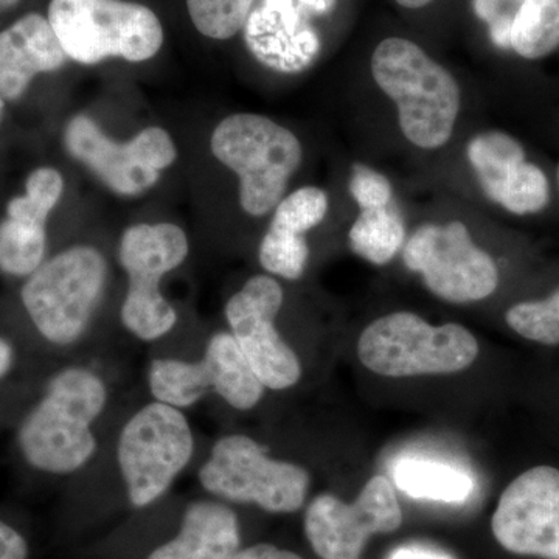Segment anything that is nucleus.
<instances>
[{
	"label": "nucleus",
	"mask_w": 559,
	"mask_h": 559,
	"mask_svg": "<svg viewBox=\"0 0 559 559\" xmlns=\"http://www.w3.org/2000/svg\"><path fill=\"white\" fill-rule=\"evenodd\" d=\"M468 159L485 194L495 202L521 165L527 162L521 143L500 131L484 132L471 140Z\"/></svg>",
	"instance_id": "nucleus-23"
},
{
	"label": "nucleus",
	"mask_w": 559,
	"mask_h": 559,
	"mask_svg": "<svg viewBox=\"0 0 559 559\" xmlns=\"http://www.w3.org/2000/svg\"><path fill=\"white\" fill-rule=\"evenodd\" d=\"M549 180L536 165L524 162L499 194L498 204L514 215H533L549 204Z\"/></svg>",
	"instance_id": "nucleus-28"
},
{
	"label": "nucleus",
	"mask_w": 559,
	"mask_h": 559,
	"mask_svg": "<svg viewBox=\"0 0 559 559\" xmlns=\"http://www.w3.org/2000/svg\"><path fill=\"white\" fill-rule=\"evenodd\" d=\"M283 305L285 289L270 274L253 275L224 305L226 329L267 392H286L304 380V360L277 329Z\"/></svg>",
	"instance_id": "nucleus-12"
},
{
	"label": "nucleus",
	"mask_w": 559,
	"mask_h": 559,
	"mask_svg": "<svg viewBox=\"0 0 559 559\" xmlns=\"http://www.w3.org/2000/svg\"><path fill=\"white\" fill-rule=\"evenodd\" d=\"M329 213V197L319 187H301L283 198L261 238V270L275 278L297 282L310 261L308 231L318 227Z\"/></svg>",
	"instance_id": "nucleus-18"
},
{
	"label": "nucleus",
	"mask_w": 559,
	"mask_h": 559,
	"mask_svg": "<svg viewBox=\"0 0 559 559\" xmlns=\"http://www.w3.org/2000/svg\"><path fill=\"white\" fill-rule=\"evenodd\" d=\"M143 389L150 399L187 414L212 400L230 411L250 412L267 393L226 326L151 347Z\"/></svg>",
	"instance_id": "nucleus-4"
},
{
	"label": "nucleus",
	"mask_w": 559,
	"mask_h": 559,
	"mask_svg": "<svg viewBox=\"0 0 559 559\" xmlns=\"http://www.w3.org/2000/svg\"><path fill=\"white\" fill-rule=\"evenodd\" d=\"M229 559H305L296 551L271 543H257L242 546Z\"/></svg>",
	"instance_id": "nucleus-32"
},
{
	"label": "nucleus",
	"mask_w": 559,
	"mask_h": 559,
	"mask_svg": "<svg viewBox=\"0 0 559 559\" xmlns=\"http://www.w3.org/2000/svg\"><path fill=\"white\" fill-rule=\"evenodd\" d=\"M385 559H455L448 551L425 544H404L396 547Z\"/></svg>",
	"instance_id": "nucleus-33"
},
{
	"label": "nucleus",
	"mask_w": 559,
	"mask_h": 559,
	"mask_svg": "<svg viewBox=\"0 0 559 559\" xmlns=\"http://www.w3.org/2000/svg\"><path fill=\"white\" fill-rule=\"evenodd\" d=\"M399 5L404 7V9L418 10L423 9V7L429 5L433 0H395Z\"/></svg>",
	"instance_id": "nucleus-34"
},
{
	"label": "nucleus",
	"mask_w": 559,
	"mask_h": 559,
	"mask_svg": "<svg viewBox=\"0 0 559 559\" xmlns=\"http://www.w3.org/2000/svg\"><path fill=\"white\" fill-rule=\"evenodd\" d=\"M407 270L418 272L433 296L450 304L487 299L499 285L495 260L471 238L460 221L414 231L403 249Z\"/></svg>",
	"instance_id": "nucleus-13"
},
{
	"label": "nucleus",
	"mask_w": 559,
	"mask_h": 559,
	"mask_svg": "<svg viewBox=\"0 0 559 559\" xmlns=\"http://www.w3.org/2000/svg\"><path fill=\"white\" fill-rule=\"evenodd\" d=\"M110 277V261L98 246L75 242L51 250L38 270L16 283L0 310V326L46 362L108 349L98 347L97 331Z\"/></svg>",
	"instance_id": "nucleus-3"
},
{
	"label": "nucleus",
	"mask_w": 559,
	"mask_h": 559,
	"mask_svg": "<svg viewBox=\"0 0 559 559\" xmlns=\"http://www.w3.org/2000/svg\"><path fill=\"white\" fill-rule=\"evenodd\" d=\"M62 145L73 160L121 198L142 197L154 189L164 171L178 160L175 139L164 128L146 127L127 142H119L83 112L66 123Z\"/></svg>",
	"instance_id": "nucleus-11"
},
{
	"label": "nucleus",
	"mask_w": 559,
	"mask_h": 559,
	"mask_svg": "<svg viewBox=\"0 0 559 559\" xmlns=\"http://www.w3.org/2000/svg\"><path fill=\"white\" fill-rule=\"evenodd\" d=\"M406 240V226L395 209L362 210L349 229V248L360 259L382 266L395 259Z\"/></svg>",
	"instance_id": "nucleus-24"
},
{
	"label": "nucleus",
	"mask_w": 559,
	"mask_h": 559,
	"mask_svg": "<svg viewBox=\"0 0 559 559\" xmlns=\"http://www.w3.org/2000/svg\"><path fill=\"white\" fill-rule=\"evenodd\" d=\"M210 150L219 164L238 176L241 209L253 218L277 207L304 159L294 132L250 112L221 120L210 138Z\"/></svg>",
	"instance_id": "nucleus-8"
},
{
	"label": "nucleus",
	"mask_w": 559,
	"mask_h": 559,
	"mask_svg": "<svg viewBox=\"0 0 559 559\" xmlns=\"http://www.w3.org/2000/svg\"><path fill=\"white\" fill-rule=\"evenodd\" d=\"M190 255L186 230L175 223H139L121 231L117 261L127 275L121 297V330L140 344L159 345L179 330L180 314L162 283Z\"/></svg>",
	"instance_id": "nucleus-6"
},
{
	"label": "nucleus",
	"mask_w": 559,
	"mask_h": 559,
	"mask_svg": "<svg viewBox=\"0 0 559 559\" xmlns=\"http://www.w3.org/2000/svg\"><path fill=\"white\" fill-rule=\"evenodd\" d=\"M201 492L271 514H293L307 506L311 473L300 463L275 457L267 444L246 432L219 433L205 441L193 466Z\"/></svg>",
	"instance_id": "nucleus-5"
},
{
	"label": "nucleus",
	"mask_w": 559,
	"mask_h": 559,
	"mask_svg": "<svg viewBox=\"0 0 559 559\" xmlns=\"http://www.w3.org/2000/svg\"><path fill=\"white\" fill-rule=\"evenodd\" d=\"M32 540L20 522L0 513V559H31Z\"/></svg>",
	"instance_id": "nucleus-31"
},
{
	"label": "nucleus",
	"mask_w": 559,
	"mask_h": 559,
	"mask_svg": "<svg viewBox=\"0 0 559 559\" xmlns=\"http://www.w3.org/2000/svg\"><path fill=\"white\" fill-rule=\"evenodd\" d=\"M371 73L399 108L401 131L411 143L436 150L451 139L462 105L459 83L421 47L404 38L382 40Z\"/></svg>",
	"instance_id": "nucleus-7"
},
{
	"label": "nucleus",
	"mask_w": 559,
	"mask_h": 559,
	"mask_svg": "<svg viewBox=\"0 0 559 559\" xmlns=\"http://www.w3.org/2000/svg\"><path fill=\"white\" fill-rule=\"evenodd\" d=\"M337 0H257L246 22L245 40L252 57L278 73L310 69L322 50L316 21Z\"/></svg>",
	"instance_id": "nucleus-16"
},
{
	"label": "nucleus",
	"mask_w": 559,
	"mask_h": 559,
	"mask_svg": "<svg viewBox=\"0 0 559 559\" xmlns=\"http://www.w3.org/2000/svg\"><path fill=\"white\" fill-rule=\"evenodd\" d=\"M524 0H474V10L489 25L491 38L500 49H510L511 27Z\"/></svg>",
	"instance_id": "nucleus-30"
},
{
	"label": "nucleus",
	"mask_w": 559,
	"mask_h": 559,
	"mask_svg": "<svg viewBox=\"0 0 559 559\" xmlns=\"http://www.w3.org/2000/svg\"><path fill=\"white\" fill-rule=\"evenodd\" d=\"M491 530L510 554L559 559V469L536 466L511 481L492 514Z\"/></svg>",
	"instance_id": "nucleus-15"
},
{
	"label": "nucleus",
	"mask_w": 559,
	"mask_h": 559,
	"mask_svg": "<svg viewBox=\"0 0 559 559\" xmlns=\"http://www.w3.org/2000/svg\"><path fill=\"white\" fill-rule=\"evenodd\" d=\"M140 392L109 349L50 364L7 430L14 473L35 487L64 488L90 468Z\"/></svg>",
	"instance_id": "nucleus-1"
},
{
	"label": "nucleus",
	"mask_w": 559,
	"mask_h": 559,
	"mask_svg": "<svg viewBox=\"0 0 559 559\" xmlns=\"http://www.w3.org/2000/svg\"><path fill=\"white\" fill-rule=\"evenodd\" d=\"M393 484L404 495L418 500L465 503L473 496L476 481L466 471L441 460L406 457L396 460Z\"/></svg>",
	"instance_id": "nucleus-21"
},
{
	"label": "nucleus",
	"mask_w": 559,
	"mask_h": 559,
	"mask_svg": "<svg viewBox=\"0 0 559 559\" xmlns=\"http://www.w3.org/2000/svg\"><path fill=\"white\" fill-rule=\"evenodd\" d=\"M194 28L205 38L227 40L242 32L257 0H186Z\"/></svg>",
	"instance_id": "nucleus-26"
},
{
	"label": "nucleus",
	"mask_w": 559,
	"mask_h": 559,
	"mask_svg": "<svg viewBox=\"0 0 559 559\" xmlns=\"http://www.w3.org/2000/svg\"><path fill=\"white\" fill-rule=\"evenodd\" d=\"M51 215L24 193L7 202L0 218V277L20 283L50 255Z\"/></svg>",
	"instance_id": "nucleus-20"
},
{
	"label": "nucleus",
	"mask_w": 559,
	"mask_h": 559,
	"mask_svg": "<svg viewBox=\"0 0 559 559\" xmlns=\"http://www.w3.org/2000/svg\"><path fill=\"white\" fill-rule=\"evenodd\" d=\"M511 330L524 340L543 345L559 344V289L546 300L521 301L506 314Z\"/></svg>",
	"instance_id": "nucleus-27"
},
{
	"label": "nucleus",
	"mask_w": 559,
	"mask_h": 559,
	"mask_svg": "<svg viewBox=\"0 0 559 559\" xmlns=\"http://www.w3.org/2000/svg\"><path fill=\"white\" fill-rule=\"evenodd\" d=\"M348 189L362 210L388 207L392 202V186L388 178L362 164L353 167Z\"/></svg>",
	"instance_id": "nucleus-29"
},
{
	"label": "nucleus",
	"mask_w": 559,
	"mask_h": 559,
	"mask_svg": "<svg viewBox=\"0 0 559 559\" xmlns=\"http://www.w3.org/2000/svg\"><path fill=\"white\" fill-rule=\"evenodd\" d=\"M511 49L539 60L559 47V0H524L513 21Z\"/></svg>",
	"instance_id": "nucleus-25"
},
{
	"label": "nucleus",
	"mask_w": 559,
	"mask_h": 559,
	"mask_svg": "<svg viewBox=\"0 0 559 559\" xmlns=\"http://www.w3.org/2000/svg\"><path fill=\"white\" fill-rule=\"evenodd\" d=\"M362 366L388 378L457 373L473 366L479 344L465 326H433L414 312L400 311L371 322L358 341Z\"/></svg>",
	"instance_id": "nucleus-10"
},
{
	"label": "nucleus",
	"mask_w": 559,
	"mask_h": 559,
	"mask_svg": "<svg viewBox=\"0 0 559 559\" xmlns=\"http://www.w3.org/2000/svg\"><path fill=\"white\" fill-rule=\"evenodd\" d=\"M176 521L151 540L140 559H229L241 549L237 507L201 492L175 500Z\"/></svg>",
	"instance_id": "nucleus-17"
},
{
	"label": "nucleus",
	"mask_w": 559,
	"mask_h": 559,
	"mask_svg": "<svg viewBox=\"0 0 559 559\" xmlns=\"http://www.w3.org/2000/svg\"><path fill=\"white\" fill-rule=\"evenodd\" d=\"M7 102L3 100L2 95H0V123H2L3 114H5Z\"/></svg>",
	"instance_id": "nucleus-36"
},
{
	"label": "nucleus",
	"mask_w": 559,
	"mask_h": 559,
	"mask_svg": "<svg viewBox=\"0 0 559 559\" xmlns=\"http://www.w3.org/2000/svg\"><path fill=\"white\" fill-rule=\"evenodd\" d=\"M204 443L187 412L150 399L143 389L121 412L90 468L62 491L73 509L142 513L171 496Z\"/></svg>",
	"instance_id": "nucleus-2"
},
{
	"label": "nucleus",
	"mask_w": 559,
	"mask_h": 559,
	"mask_svg": "<svg viewBox=\"0 0 559 559\" xmlns=\"http://www.w3.org/2000/svg\"><path fill=\"white\" fill-rule=\"evenodd\" d=\"M53 362L36 358L9 330L0 326V432H7L22 404Z\"/></svg>",
	"instance_id": "nucleus-22"
},
{
	"label": "nucleus",
	"mask_w": 559,
	"mask_h": 559,
	"mask_svg": "<svg viewBox=\"0 0 559 559\" xmlns=\"http://www.w3.org/2000/svg\"><path fill=\"white\" fill-rule=\"evenodd\" d=\"M68 62L46 14H22L0 31V95L7 105L21 102L36 79L58 72Z\"/></svg>",
	"instance_id": "nucleus-19"
},
{
	"label": "nucleus",
	"mask_w": 559,
	"mask_h": 559,
	"mask_svg": "<svg viewBox=\"0 0 559 559\" xmlns=\"http://www.w3.org/2000/svg\"><path fill=\"white\" fill-rule=\"evenodd\" d=\"M305 507V536L320 559H360L371 536L403 524L395 485L382 474L364 485L355 502L322 492Z\"/></svg>",
	"instance_id": "nucleus-14"
},
{
	"label": "nucleus",
	"mask_w": 559,
	"mask_h": 559,
	"mask_svg": "<svg viewBox=\"0 0 559 559\" xmlns=\"http://www.w3.org/2000/svg\"><path fill=\"white\" fill-rule=\"evenodd\" d=\"M47 20L69 61L145 62L164 46V27L150 7L130 0H50Z\"/></svg>",
	"instance_id": "nucleus-9"
},
{
	"label": "nucleus",
	"mask_w": 559,
	"mask_h": 559,
	"mask_svg": "<svg viewBox=\"0 0 559 559\" xmlns=\"http://www.w3.org/2000/svg\"><path fill=\"white\" fill-rule=\"evenodd\" d=\"M22 0H0V13H9V11L17 9Z\"/></svg>",
	"instance_id": "nucleus-35"
}]
</instances>
